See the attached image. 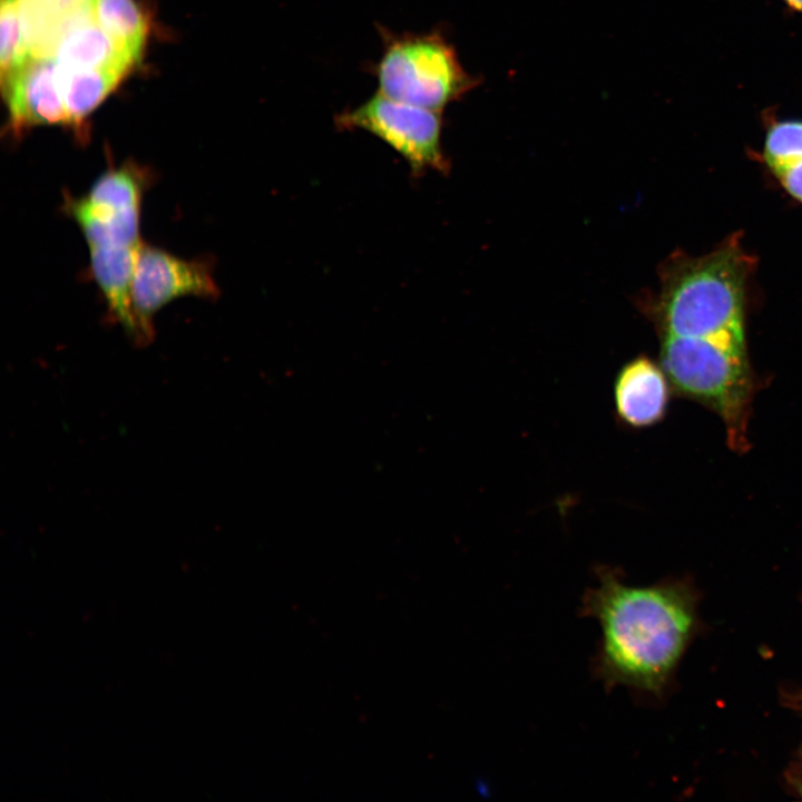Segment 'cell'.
<instances>
[{
	"mask_svg": "<svg viewBox=\"0 0 802 802\" xmlns=\"http://www.w3.org/2000/svg\"><path fill=\"white\" fill-rule=\"evenodd\" d=\"M754 260L737 235L668 266L656 302L661 365L679 394L723 420L728 446L747 448L754 394L745 336V292Z\"/></svg>",
	"mask_w": 802,
	"mask_h": 802,
	"instance_id": "obj_1",
	"label": "cell"
},
{
	"mask_svg": "<svg viewBox=\"0 0 802 802\" xmlns=\"http://www.w3.org/2000/svg\"><path fill=\"white\" fill-rule=\"evenodd\" d=\"M579 614L600 628L590 668L607 691L622 686L636 697H658L684 653L694 627V603L682 583L629 585L609 567L596 569Z\"/></svg>",
	"mask_w": 802,
	"mask_h": 802,
	"instance_id": "obj_2",
	"label": "cell"
},
{
	"mask_svg": "<svg viewBox=\"0 0 802 802\" xmlns=\"http://www.w3.org/2000/svg\"><path fill=\"white\" fill-rule=\"evenodd\" d=\"M379 30L383 50L371 69L378 92L441 111L476 86L453 47L438 31L393 33L383 27Z\"/></svg>",
	"mask_w": 802,
	"mask_h": 802,
	"instance_id": "obj_3",
	"label": "cell"
},
{
	"mask_svg": "<svg viewBox=\"0 0 802 802\" xmlns=\"http://www.w3.org/2000/svg\"><path fill=\"white\" fill-rule=\"evenodd\" d=\"M341 129L365 130L389 145L413 173L446 169L441 111L405 104L380 92L335 120Z\"/></svg>",
	"mask_w": 802,
	"mask_h": 802,
	"instance_id": "obj_4",
	"label": "cell"
},
{
	"mask_svg": "<svg viewBox=\"0 0 802 802\" xmlns=\"http://www.w3.org/2000/svg\"><path fill=\"white\" fill-rule=\"evenodd\" d=\"M131 293L135 316L145 345L153 339V316L159 309L186 295L213 299L218 295V287L207 261L184 260L141 243Z\"/></svg>",
	"mask_w": 802,
	"mask_h": 802,
	"instance_id": "obj_5",
	"label": "cell"
},
{
	"mask_svg": "<svg viewBox=\"0 0 802 802\" xmlns=\"http://www.w3.org/2000/svg\"><path fill=\"white\" fill-rule=\"evenodd\" d=\"M11 126L19 130L36 125H69V118L56 81L51 58L30 57L23 65L1 77Z\"/></svg>",
	"mask_w": 802,
	"mask_h": 802,
	"instance_id": "obj_6",
	"label": "cell"
},
{
	"mask_svg": "<svg viewBox=\"0 0 802 802\" xmlns=\"http://www.w3.org/2000/svg\"><path fill=\"white\" fill-rule=\"evenodd\" d=\"M668 382L662 365L647 356H637L626 363L614 383L616 418L630 429L658 423L667 411Z\"/></svg>",
	"mask_w": 802,
	"mask_h": 802,
	"instance_id": "obj_7",
	"label": "cell"
},
{
	"mask_svg": "<svg viewBox=\"0 0 802 802\" xmlns=\"http://www.w3.org/2000/svg\"><path fill=\"white\" fill-rule=\"evenodd\" d=\"M141 244L91 246L90 272L110 316L137 345H144L133 306V280Z\"/></svg>",
	"mask_w": 802,
	"mask_h": 802,
	"instance_id": "obj_8",
	"label": "cell"
},
{
	"mask_svg": "<svg viewBox=\"0 0 802 802\" xmlns=\"http://www.w3.org/2000/svg\"><path fill=\"white\" fill-rule=\"evenodd\" d=\"M29 52L51 58L63 38L94 18L95 0H14Z\"/></svg>",
	"mask_w": 802,
	"mask_h": 802,
	"instance_id": "obj_9",
	"label": "cell"
},
{
	"mask_svg": "<svg viewBox=\"0 0 802 802\" xmlns=\"http://www.w3.org/2000/svg\"><path fill=\"white\" fill-rule=\"evenodd\" d=\"M53 60L63 67L113 70L124 76L137 63L99 27L95 17L63 38Z\"/></svg>",
	"mask_w": 802,
	"mask_h": 802,
	"instance_id": "obj_10",
	"label": "cell"
},
{
	"mask_svg": "<svg viewBox=\"0 0 802 802\" xmlns=\"http://www.w3.org/2000/svg\"><path fill=\"white\" fill-rule=\"evenodd\" d=\"M65 213L79 225L88 246L139 245L141 211L118 212L95 207L82 197L65 195Z\"/></svg>",
	"mask_w": 802,
	"mask_h": 802,
	"instance_id": "obj_11",
	"label": "cell"
},
{
	"mask_svg": "<svg viewBox=\"0 0 802 802\" xmlns=\"http://www.w3.org/2000/svg\"><path fill=\"white\" fill-rule=\"evenodd\" d=\"M762 160L781 187L802 204V119L769 124Z\"/></svg>",
	"mask_w": 802,
	"mask_h": 802,
	"instance_id": "obj_12",
	"label": "cell"
},
{
	"mask_svg": "<svg viewBox=\"0 0 802 802\" xmlns=\"http://www.w3.org/2000/svg\"><path fill=\"white\" fill-rule=\"evenodd\" d=\"M124 77L113 70L70 68L56 63V81L69 125H80Z\"/></svg>",
	"mask_w": 802,
	"mask_h": 802,
	"instance_id": "obj_13",
	"label": "cell"
},
{
	"mask_svg": "<svg viewBox=\"0 0 802 802\" xmlns=\"http://www.w3.org/2000/svg\"><path fill=\"white\" fill-rule=\"evenodd\" d=\"M151 174L133 162L107 168L82 198L90 205L111 211H141Z\"/></svg>",
	"mask_w": 802,
	"mask_h": 802,
	"instance_id": "obj_14",
	"label": "cell"
},
{
	"mask_svg": "<svg viewBox=\"0 0 802 802\" xmlns=\"http://www.w3.org/2000/svg\"><path fill=\"white\" fill-rule=\"evenodd\" d=\"M99 27L137 62L148 32L147 20L134 0H95Z\"/></svg>",
	"mask_w": 802,
	"mask_h": 802,
	"instance_id": "obj_15",
	"label": "cell"
},
{
	"mask_svg": "<svg viewBox=\"0 0 802 802\" xmlns=\"http://www.w3.org/2000/svg\"><path fill=\"white\" fill-rule=\"evenodd\" d=\"M1 77L23 65L30 57L14 0H1Z\"/></svg>",
	"mask_w": 802,
	"mask_h": 802,
	"instance_id": "obj_16",
	"label": "cell"
},
{
	"mask_svg": "<svg viewBox=\"0 0 802 802\" xmlns=\"http://www.w3.org/2000/svg\"><path fill=\"white\" fill-rule=\"evenodd\" d=\"M792 10L802 13V0H783Z\"/></svg>",
	"mask_w": 802,
	"mask_h": 802,
	"instance_id": "obj_17",
	"label": "cell"
}]
</instances>
